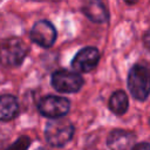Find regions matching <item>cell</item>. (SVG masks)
<instances>
[{"label":"cell","instance_id":"1","mask_svg":"<svg viewBox=\"0 0 150 150\" xmlns=\"http://www.w3.org/2000/svg\"><path fill=\"white\" fill-rule=\"evenodd\" d=\"M74 125L73 123L63 117H57L50 120L46 124L45 137L49 145L61 148L66 145L74 135Z\"/></svg>","mask_w":150,"mask_h":150},{"label":"cell","instance_id":"2","mask_svg":"<svg viewBox=\"0 0 150 150\" xmlns=\"http://www.w3.org/2000/svg\"><path fill=\"white\" fill-rule=\"evenodd\" d=\"M28 53V47L19 38H9L0 43V63L5 67H18Z\"/></svg>","mask_w":150,"mask_h":150},{"label":"cell","instance_id":"3","mask_svg":"<svg viewBox=\"0 0 150 150\" xmlns=\"http://www.w3.org/2000/svg\"><path fill=\"white\" fill-rule=\"evenodd\" d=\"M128 89L134 98L145 101L149 96V69L143 63H136L128 75Z\"/></svg>","mask_w":150,"mask_h":150},{"label":"cell","instance_id":"4","mask_svg":"<svg viewBox=\"0 0 150 150\" xmlns=\"http://www.w3.org/2000/svg\"><path fill=\"white\" fill-rule=\"evenodd\" d=\"M70 102L61 96L48 95L42 97L38 103V109L41 115L49 118H57L66 116L69 111Z\"/></svg>","mask_w":150,"mask_h":150},{"label":"cell","instance_id":"5","mask_svg":"<svg viewBox=\"0 0 150 150\" xmlns=\"http://www.w3.org/2000/svg\"><path fill=\"white\" fill-rule=\"evenodd\" d=\"M52 86L60 93H76L83 86V79L75 71L61 69L52 75Z\"/></svg>","mask_w":150,"mask_h":150},{"label":"cell","instance_id":"6","mask_svg":"<svg viewBox=\"0 0 150 150\" xmlns=\"http://www.w3.org/2000/svg\"><path fill=\"white\" fill-rule=\"evenodd\" d=\"M30 39L36 45L43 48H49L55 42L56 29L47 20L38 21L30 30Z\"/></svg>","mask_w":150,"mask_h":150},{"label":"cell","instance_id":"7","mask_svg":"<svg viewBox=\"0 0 150 150\" xmlns=\"http://www.w3.org/2000/svg\"><path fill=\"white\" fill-rule=\"evenodd\" d=\"M100 61V52L95 47H86L81 49L71 61V67L76 71L89 73Z\"/></svg>","mask_w":150,"mask_h":150},{"label":"cell","instance_id":"8","mask_svg":"<svg viewBox=\"0 0 150 150\" xmlns=\"http://www.w3.org/2000/svg\"><path fill=\"white\" fill-rule=\"evenodd\" d=\"M135 139L136 136L132 132L115 129L109 134L107 144L110 150H130L135 145Z\"/></svg>","mask_w":150,"mask_h":150},{"label":"cell","instance_id":"9","mask_svg":"<svg viewBox=\"0 0 150 150\" xmlns=\"http://www.w3.org/2000/svg\"><path fill=\"white\" fill-rule=\"evenodd\" d=\"M82 12L93 22L104 23L109 19L108 11L101 0H83Z\"/></svg>","mask_w":150,"mask_h":150},{"label":"cell","instance_id":"10","mask_svg":"<svg viewBox=\"0 0 150 150\" xmlns=\"http://www.w3.org/2000/svg\"><path fill=\"white\" fill-rule=\"evenodd\" d=\"M19 114V103L12 95L0 96V122L11 121Z\"/></svg>","mask_w":150,"mask_h":150},{"label":"cell","instance_id":"11","mask_svg":"<svg viewBox=\"0 0 150 150\" xmlns=\"http://www.w3.org/2000/svg\"><path fill=\"white\" fill-rule=\"evenodd\" d=\"M129 107V100L123 90H116L109 98V108L115 115H123Z\"/></svg>","mask_w":150,"mask_h":150},{"label":"cell","instance_id":"12","mask_svg":"<svg viewBox=\"0 0 150 150\" xmlns=\"http://www.w3.org/2000/svg\"><path fill=\"white\" fill-rule=\"evenodd\" d=\"M30 144V139L27 136H21L13 144H11L6 150H27Z\"/></svg>","mask_w":150,"mask_h":150},{"label":"cell","instance_id":"13","mask_svg":"<svg viewBox=\"0 0 150 150\" xmlns=\"http://www.w3.org/2000/svg\"><path fill=\"white\" fill-rule=\"evenodd\" d=\"M130 150H150V146L146 142H143V143H139V144H136L134 145Z\"/></svg>","mask_w":150,"mask_h":150},{"label":"cell","instance_id":"14","mask_svg":"<svg viewBox=\"0 0 150 150\" xmlns=\"http://www.w3.org/2000/svg\"><path fill=\"white\" fill-rule=\"evenodd\" d=\"M127 4H129V5H134V4H136L138 0H124Z\"/></svg>","mask_w":150,"mask_h":150}]
</instances>
